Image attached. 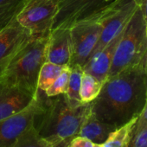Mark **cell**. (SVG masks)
I'll return each instance as SVG.
<instances>
[{
	"label": "cell",
	"mask_w": 147,
	"mask_h": 147,
	"mask_svg": "<svg viewBox=\"0 0 147 147\" xmlns=\"http://www.w3.org/2000/svg\"><path fill=\"white\" fill-rule=\"evenodd\" d=\"M75 138V137H70V138H64L61 141H59L58 143H56L55 144H54L52 147H69L70 143L72 141V139Z\"/></svg>",
	"instance_id": "obj_26"
},
{
	"label": "cell",
	"mask_w": 147,
	"mask_h": 147,
	"mask_svg": "<svg viewBox=\"0 0 147 147\" xmlns=\"http://www.w3.org/2000/svg\"><path fill=\"white\" fill-rule=\"evenodd\" d=\"M145 32H146V36H147V23H146V26H145Z\"/></svg>",
	"instance_id": "obj_29"
},
{
	"label": "cell",
	"mask_w": 147,
	"mask_h": 147,
	"mask_svg": "<svg viewBox=\"0 0 147 147\" xmlns=\"http://www.w3.org/2000/svg\"><path fill=\"white\" fill-rule=\"evenodd\" d=\"M60 0H28L16 17L18 24L33 35L50 33Z\"/></svg>",
	"instance_id": "obj_6"
},
{
	"label": "cell",
	"mask_w": 147,
	"mask_h": 147,
	"mask_svg": "<svg viewBox=\"0 0 147 147\" xmlns=\"http://www.w3.org/2000/svg\"><path fill=\"white\" fill-rule=\"evenodd\" d=\"M28 0H0V29L16 18Z\"/></svg>",
	"instance_id": "obj_19"
},
{
	"label": "cell",
	"mask_w": 147,
	"mask_h": 147,
	"mask_svg": "<svg viewBox=\"0 0 147 147\" xmlns=\"http://www.w3.org/2000/svg\"><path fill=\"white\" fill-rule=\"evenodd\" d=\"M65 66L45 61L42 66L37 81V91L46 92L61 74Z\"/></svg>",
	"instance_id": "obj_17"
},
{
	"label": "cell",
	"mask_w": 147,
	"mask_h": 147,
	"mask_svg": "<svg viewBox=\"0 0 147 147\" xmlns=\"http://www.w3.org/2000/svg\"><path fill=\"white\" fill-rule=\"evenodd\" d=\"M103 83L97 80L94 76L88 73L83 72L82 83H81V90L80 96L81 100L83 103H90L99 95Z\"/></svg>",
	"instance_id": "obj_15"
},
{
	"label": "cell",
	"mask_w": 147,
	"mask_h": 147,
	"mask_svg": "<svg viewBox=\"0 0 147 147\" xmlns=\"http://www.w3.org/2000/svg\"><path fill=\"white\" fill-rule=\"evenodd\" d=\"M107 2H111V1H114V0H107Z\"/></svg>",
	"instance_id": "obj_30"
},
{
	"label": "cell",
	"mask_w": 147,
	"mask_h": 147,
	"mask_svg": "<svg viewBox=\"0 0 147 147\" xmlns=\"http://www.w3.org/2000/svg\"><path fill=\"white\" fill-rule=\"evenodd\" d=\"M115 129L117 128L113 125L106 124L96 119L92 113L90 107V110L85 116L82 124L78 136L86 138L91 140L94 144H102L107 140L110 133Z\"/></svg>",
	"instance_id": "obj_14"
},
{
	"label": "cell",
	"mask_w": 147,
	"mask_h": 147,
	"mask_svg": "<svg viewBox=\"0 0 147 147\" xmlns=\"http://www.w3.org/2000/svg\"><path fill=\"white\" fill-rule=\"evenodd\" d=\"M49 34L35 35L16 54L0 77L36 96L38 76L46 61Z\"/></svg>",
	"instance_id": "obj_3"
},
{
	"label": "cell",
	"mask_w": 147,
	"mask_h": 147,
	"mask_svg": "<svg viewBox=\"0 0 147 147\" xmlns=\"http://www.w3.org/2000/svg\"><path fill=\"white\" fill-rule=\"evenodd\" d=\"M108 3L107 0H60L52 30L59 27L69 28L77 20L88 17Z\"/></svg>",
	"instance_id": "obj_10"
},
{
	"label": "cell",
	"mask_w": 147,
	"mask_h": 147,
	"mask_svg": "<svg viewBox=\"0 0 147 147\" xmlns=\"http://www.w3.org/2000/svg\"><path fill=\"white\" fill-rule=\"evenodd\" d=\"M90 107L91 102L72 101L66 94L53 97L44 94L42 107L35 117L34 126L42 138L55 144L64 138L78 136Z\"/></svg>",
	"instance_id": "obj_2"
},
{
	"label": "cell",
	"mask_w": 147,
	"mask_h": 147,
	"mask_svg": "<svg viewBox=\"0 0 147 147\" xmlns=\"http://www.w3.org/2000/svg\"><path fill=\"white\" fill-rule=\"evenodd\" d=\"M36 96L0 77V120L29 107Z\"/></svg>",
	"instance_id": "obj_11"
},
{
	"label": "cell",
	"mask_w": 147,
	"mask_h": 147,
	"mask_svg": "<svg viewBox=\"0 0 147 147\" xmlns=\"http://www.w3.org/2000/svg\"><path fill=\"white\" fill-rule=\"evenodd\" d=\"M94 147H103L102 144H94Z\"/></svg>",
	"instance_id": "obj_28"
},
{
	"label": "cell",
	"mask_w": 147,
	"mask_h": 147,
	"mask_svg": "<svg viewBox=\"0 0 147 147\" xmlns=\"http://www.w3.org/2000/svg\"><path fill=\"white\" fill-rule=\"evenodd\" d=\"M113 1L88 15L77 20L70 28L72 55L69 67L81 65L82 67L88 61L101 33V19L111 7Z\"/></svg>",
	"instance_id": "obj_5"
},
{
	"label": "cell",
	"mask_w": 147,
	"mask_h": 147,
	"mask_svg": "<svg viewBox=\"0 0 147 147\" xmlns=\"http://www.w3.org/2000/svg\"><path fill=\"white\" fill-rule=\"evenodd\" d=\"M53 145L40 136L33 125L19 136L11 147H52Z\"/></svg>",
	"instance_id": "obj_18"
},
{
	"label": "cell",
	"mask_w": 147,
	"mask_h": 147,
	"mask_svg": "<svg viewBox=\"0 0 147 147\" xmlns=\"http://www.w3.org/2000/svg\"><path fill=\"white\" fill-rule=\"evenodd\" d=\"M146 99L147 71L139 64L108 77L91 102V112L99 120L119 128L140 114Z\"/></svg>",
	"instance_id": "obj_1"
},
{
	"label": "cell",
	"mask_w": 147,
	"mask_h": 147,
	"mask_svg": "<svg viewBox=\"0 0 147 147\" xmlns=\"http://www.w3.org/2000/svg\"><path fill=\"white\" fill-rule=\"evenodd\" d=\"M69 75L70 67L65 66V67L62 69V71L55 79V81L53 82V84L46 90L45 94L48 97H53L61 94H66L68 88Z\"/></svg>",
	"instance_id": "obj_21"
},
{
	"label": "cell",
	"mask_w": 147,
	"mask_h": 147,
	"mask_svg": "<svg viewBox=\"0 0 147 147\" xmlns=\"http://www.w3.org/2000/svg\"><path fill=\"white\" fill-rule=\"evenodd\" d=\"M138 118V117H137ZM137 118L132 119L125 125L115 129L110 133L107 140L102 144L103 147H128L130 133L135 125Z\"/></svg>",
	"instance_id": "obj_16"
},
{
	"label": "cell",
	"mask_w": 147,
	"mask_h": 147,
	"mask_svg": "<svg viewBox=\"0 0 147 147\" xmlns=\"http://www.w3.org/2000/svg\"><path fill=\"white\" fill-rule=\"evenodd\" d=\"M83 67L81 65H74L70 67V75L68 80V88L66 93L67 97L72 101L82 102L80 96L81 83L83 75Z\"/></svg>",
	"instance_id": "obj_20"
},
{
	"label": "cell",
	"mask_w": 147,
	"mask_h": 147,
	"mask_svg": "<svg viewBox=\"0 0 147 147\" xmlns=\"http://www.w3.org/2000/svg\"><path fill=\"white\" fill-rule=\"evenodd\" d=\"M137 7L138 5L135 0L113 1L111 7L101 19V33L90 57L103 49L114 37L123 31Z\"/></svg>",
	"instance_id": "obj_7"
},
{
	"label": "cell",
	"mask_w": 147,
	"mask_h": 147,
	"mask_svg": "<svg viewBox=\"0 0 147 147\" xmlns=\"http://www.w3.org/2000/svg\"><path fill=\"white\" fill-rule=\"evenodd\" d=\"M45 92L37 91L36 98L23 111L0 120V147H11L19 136L34 125L36 115L42 109Z\"/></svg>",
	"instance_id": "obj_8"
},
{
	"label": "cell",
	"mask_w": 147,
	"mask_h": 147,
	"mask_svg": "<svg viewBox=\"0 0 147 147\" xmlns=\"http://www.w3.org/2000/svg\"><path fill=\"white\" fill-rule=\"evenodd\" d=\"M142 65L144 67V68L147 71V49H146V52L144 54V56L143 58V61H142Z\"/></svg>",
	"instance_id": "obj_27"
},
{
	"label": "cell",
	"mask_w": 147,
	"mask_h": 147,
	"mask_svg": "<svg viewBox=\"0 0 147 147\" xmlns=\"http://www.w3.org/2000/svg\"><path fill=\"white\" fill-rule=\"evenodd\" d=\"M135 2L140 9L145 22L147 23V0H135Z\"/></svg>",
	"instance_id": "obj_25"
},
{
	"label": "cell",
	"mask_w": 147,
	"mask_h": 147,
	"mask_svg": "<svg viewBox=\"0 0 147 147\" xmlns=\"http://www.w3.org/2000/svg\"><path fill=\"white\" fill-rule=\"evenodd\" d=\"M123 32V31H122ZM122 32L114 37L103 49L91 56L83 66V71L94 76L100 82L104 83L108 77V74L112 66L114 53Z\"/></svg>",
	"instance_id": "obj_13"
},
{
	"label": "cell",
	"mask_w": 147,
	"mask_h": 147,
	"mask_svg": "<svg viewBox=\"0 0 147 147\" xmlns=\"http://www.w3.org/2000/svg\"><path fill=\"white\" fill-rule=\"evenodd\" d=\"M0 30H1V29H0Z\"/></svg>",
	"instance_id": "obj_31"
},
{
	"label": "cell",
	"mask_w": 147,
	"mask_h": 147,
	"mask_svg": "<svg viewBox=\"0 0 147 147\" xmlns=\"http://www.w3.org/2000/svg\"><path fill=\"white\" fill-rule=\"evenodd\" d=\"M16 18L0 30V76L16 54L34 36Z\"/></svg>",
	"instance_id": "obj_9"
},
{
	"label": "cell",
	"mask_w": 147,
	"mask_h": 147,
	"mask_svg": "<svg viewBox=\"0 0 147 147\" xmlns=\"http://www.w3.org/2000/svg\"><path fill=\"white\" fill-rule=\"evenodd\" d=\"M69 147H94V144L86 138L76 136L72 139Z\"/></svg>",
	"instance_id": "obj_24"
},
{
	"label": "cell",
	"mask_w": 147,
	"mask_h": 147,
	"mask_svg": "<svg viewBox=\"0 0 147 147\" xmlns=\"http://www.w3.org/2000/svg\"><path fill=\"white\" fill-rule=\"evenodd\" d=\"M72 55L70 28L51 30L46 50V61L61 66H69Z\"/></svg>",
	"instance_id": "obj_12"
},
{
	"label": "cell",
	"mask_w": 147,
	"mask_h": 147,
	"mask_svg": "<svg viewBox=\"0 0 147 147\" xmlns=\"http://www.w3.org/2000/svg\"><path fill=\"white\" fill-rule=\"evenodd\" d=\"M128 147H147V129L135 135L130 140Z\"/></svg>",
	"instance_id": "obj_23"
},
{
	"label": "cell",
	"mask_w": 147,
	"mask_h": 147,
	"mask_svg": "<svg viewBox=\"0 0 147 147\" xmlns=\"http://www.w3.org/2000/svg\"><path fill=\"white\" fill-rule=\"evenodd\" d=\"M147 129V99L145 101V104L140 113V114L138 116L137 120L135 122L134 126L132 127L131 133H130V140L137 135L138 132ZM130 142V141H129Z\"/></svg>",
	"instance_id": "obj_22"
},
{
	"label": "cell",
	"mask_w": 147,
	"mask_h": 147,
	"mask_svg": "<svg viewBox=\"0 0 147 147\" xmlns=\"http://www.w3.org/2000/svg\"><path fill=\"white\" fill-rule=\"evenodd\" d=\"M145 26L146 22L144 16L140 9L137 7L122 32L114 53L108 77L127 67L142 64L147 49Z\"/></svg>",
	"instance_id": "obj_4"
}]
</instances>
